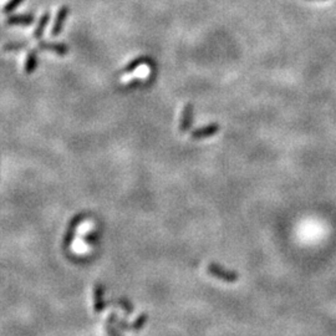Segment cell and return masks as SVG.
Listing matches in <instances>:
<instances>
[{"instance_id":"cell-1","label":"cell","mask_w":336,"mask_h":336,"mask_svg":"<svg viewBox=\"0 0 336 336\" xmlns=\"http://www.w3.org/2000/svg\"><path fill=\"white\" fill-rule=\"evenodd\" d=\"M86 218H87V214H86V213H83V212L77 213L75 217L71 218L70 222H68V224H67V227H66L65 233H64L63 244H61V247H63L64 250H66V252H67L68 248L71 247V243H72L73 238H75L76 230H77L78 225H80L81 223L83 222V220L86 219Z\"/></svg>"},{"instance_id":"cell-2","label":"cell","mask_w":336,"mask_h":336,"mask_svg":"<svg viewBox=\"0 0 336 336\" xmlns=\"http://www.w3.org/2000/svg\"><path fill=\"white\" fill-rule=\"evenodd\" d=\"M207 271L210 276L219 279L222 281H225V283H234V281H237L239 279V275H238L237 271L225 269L224 267L219 266L215 262H212V263L208 264Z\"/></svg>"},{"instance_id":"cell-3","label":"cell","mask_w":336,"mask_h":336,"mask_svg":"<svg viewBox=\"0 0 336 336\" xmlns=\"http://www.w3.org/2000/svg\"><path fill=\"white\" fill-rule=\"evenodd\" d=\"M68 11H70V9H68V6H66V5H63L60 9H59L58 14H56L55 20H54V25H53V28H51V36L60 35V33L64 29V24H65L66 19H67Z\"/></svg>"},{"instance_id":"cell-4","label":"cell","mask_w":336,"mask_h":336,"mask_svg":"<svg viewBox=\"0 0 336 336\" xmlns=\"http://www.w3.org/2000/svg\"><path fill=\"white\" fill-rule=\"evenodd\" d=\"M35 21V15L33 13L26 14H16V15H9L6 18L5 24L8 26L20 25V26H29Z\"/></svg>"},{"instance_id":"cell-5","label":"cell","mask_w":336,"mask_h":336,"mask_svg":"<svg viewBox=\"0 0 336 336\" xmlns=\"http://www.w3.org/2000/svg\"><path fill=\"white\" fill-rule=\"evenodd\" d=\"M107 304L105 301V286L101 283H97L94 288V311L100 314L106 309Z\"/></svg>"},{"instance_id":"cell-6","label":"cell","mask_w":336,"mask_h":336,"mask_svg":"<svg viewBox=\"0 0 336 336\" xmlns=\"http://www.w3.org/2000/svg\"><path fill=\"white\" fill-rule=\"evenodd\" d=\"M219 131V125L218 124H209L204 127H200V129L195 130L191 134V137L195 139H203L208 138V137L214 136L217 132Z\"/></svg>"},{"instance_id":"cell-7","label":"cell","mask_w":336,"mask_h":336,"mask_svg":"<svg viewBox=\"0 0 336 336\" xmlns=\"http://www.w3.org/2000/svg\"><path fill=\"white\" fill-rule=\"evenodd\" d=\"M193 107L192 104H187L185 106L182 111V116H181V122H180V131L181 132H187L188 130L192 127L193 124Z\"/></svg>"},{"instance_id":"cell-8","label":"cell","mask_w":336,"mask_h":336,"mask_svg":"<svg viewBox=\"0 0 336 336\" xmlns=\"http://www.w3.org/2000/svg\"><path fill=\"white\" fill-rule=\"evenodd\" d=\"M38 48L40 50L54 51L59 56H64L68 53V46L65 43H49V41H40L38 44Z\"/></svg>"},{"instance_id":"cell-9","label":"cell","mask_w":336,"mask_h":336,"mask_svg":"<svg viewBox=\"0 0 336 336\" xmlns=\"http://www.w3.org/2000/svg\"><path fill=\"white\" fill-rule=\"evenodd\" d=\"M36 67H38V50L34 49V50L29 51L28 55H26L24 71H25V73L30 75L36 70Z\"/></svg>"},{"instance_id":"cell-10","label":"cell","mask_w":336,"mask_h":336,"mask_svg":"<svg viewBox=\"0 0 336 336\" xmlns=\"http://www.w3.org/2000/svg\"><path fill=\"white\" fill-rule=\"evenodd\" d=\"M49 19H50V13H49V11H45V13L41 15L40 20H39L38 23V26H36L35 30H34L33 38L35 39V40H40V39L43 38L44 31H45L46 25H48L49 23Z\"/></svg>"},{"instance_id":"cell-11","label":"cell","mask_w":336,"mask_h":336,"mask_svg":"<svg viewBox=\"0 0 336 336\" xmlns=\"http://www.w3.org/2000/svg\"><path fill=\"white\" fill-rule=\"evenodd\" d=\"M144 64H149V59L147 56H138V58L134 59L132 61H130L124 68H122L121 73H129L134 71L136 68H138L141 65H144Z\"/></svg>"},{"instance_id":"cell-12","label":"cell","mask_w":336,"mask_h":336,"mask_svg":"<svg viewBox=\"0 0 336 336\" xmlns=\"http://www.w3.org/2000/svg\"><path fill=\"white\" fill-rule=\"evenodd\" d=\"M147 320H148V315H147L146 313L141 314V315H139L138 318L134 321V323L130 324V330H134V331L142 330V329L144 328V325H146Z\"/></svg>"},{"instance_id":"cell-13","label":"cell","mask_w":336,"mask_h":336,"mask_svg":"<svg viewBox=\"0 0 336 336\" xmlns=\"http://www.w3.org/2000/svg\"><path fill=\"white\" fill-rule=\"evenodd\" d=\"M116 305H119L120 308H121L122 310L125 311V314H126V315H131V314L134 313V305H132L131 301H130L129 299H126V298L117 299Z\"/></svg>"},{"instance_id":"cell-14","label":"cell","mask_w":336,"mask_h":336,"mask_svg":"<svg viewBox=\"0 0 336 336\" xmlns=\"http://www.w3.org/2000/svg\"><path fill=\"white\" fill-rule=\"evenodd\" d=\"M28 45V41H13V43H8L4 45L3 50L4 51H16L21 50V49L26 48Z\"/></svg>"},{"instance_id":"cell-15","label":"cell","mask_w":336,"mask_h":336,"mask_svg":"<svg viewBox=\"0 0 336 336\" xmlns=\"http://www.w3.org/2000/svg\"><path fill=\"white\" fill-rule=\"evenodd\" d=\"M23 1L24 0H9L8 3H6V5L4 6V13L5 14L13 13V11L15 10V9L18 8V6L20 5Z\"/></svg>"},{"instance_id":"cell-16","label":"cell","mask_w":336,"mask_h":336,"mask_svg":"<svg viewBox=\"0 0 336 336\" xmlns=\"http://www.w3.org/2000/svg\"><path fill=\"white\" fill-rule=\"evenodd\" d=\"M105 330H106L107 335L109 336H122L121 334L117 331V329L115 328L114 323H110V321L106 320V324H105Z\"/></svg>"},{"instance_id":"cell-17","label":"cell","mask_w":336,"mask_h":336,"mask_svg":"<svg viewBox=\"0 0 336 336\" xmlns=\"http://www.w3.org/2000/svg\"><path fill=\"white\" fill-rule=\"evenodd\" d=\"M91 239H92V244H96V243L99 242V234H97V232H90L89 234L85 237V240H86V243L89 245H90V243H91Z\"/></svg>"},{"instance_id":"cell-18","label":"cell","mask_w":336,"mask_h":336,"mask_svg":"<svg viewBox=\"0 0 336 336\" xmlns=\"http://www.w3.org/2000/svg\"><path fill=\"white\" fill-rule=\"evenodd\" d=\"M116 326L120 329V330H122V331L130 330V325L127 324V321L125 320V319H122V320H117Z\"/></svg>"}]
</instances>
